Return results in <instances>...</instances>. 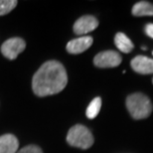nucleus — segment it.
Listing matches in <instances>:
<instances>
[{
	"mask_svg": "<svg viewBox=\"0 0 153 153\" xmlns=\"http://www.w3.org/2000/svg\"><path fill=\"white\" fill-rule=\"evenodd\" d=\"M100 108H102V100H100V97L91 100V102L88 105L87 111H85V114H87L88 118L94 119V117H97V115L99 114V112L100 111Z\"/></svg>",
	"mask_w": 153,
	"mask_h": 153,
	"instance_id": "f8f14e48",
	"label": "nucleus"
},
{
	"mask_svg": "<svg viewBox=\"0 0 153 153\" xmlns=\"http://www.w3.org/2000/svg\"><path fill=\"white\" fill-rule=\"evenodd\" d=\"M68 76L64 66L58 61H49L43 64L32 79V88L35 94L47 97L59 94L66 88Z\"/></svg>",
	"mask_w": 153,
	"mask_h": 153,
	"instance_id": "f257e3e1",
	"label": "nucleus"
},
{
	"mask_svg": "<svg viewBox=\"0 0 153 153\" xmlns=\"http://www.w3.org/2000/svg\"><path fill=\"white\" fill-rule=\"evenodd\" d=\"M121 61V56L117 52L105 51L94 57V64L99 68H114L120 65Z\"/></svg>",
	"mask_w": 153,
	"mask_h": 153,
	"instance_id": "39448f33",
	"label": "nucleus"
},
{
	"mask_svg": "<svg viewBox=\"0 0 153 153\" xmlns=\"http://www.w3.org/2000/svg\"><path fill=\"white\" fill-rule=\"evenodd\" d=\"M99 26V21L97 18L91 15H85L76 21L74 24V32L76 35H85L94 31Z\"/></svg>",
	"mask_w": 153,
	"mask_h": 153,
	"instance_id": "423d86ee",
	"label": "nucleus"
},
{
	"mask_svg": "<svg viewBox=\"0 0 153 153\" xmlns=\"http://www.w3.org/2000/svg\"><path fill=\"white\" fill-rule=\"evenodd\" d=\"M94 40L90 36H84L70 41L67 44V51L70 54H81L88 50L93 44Z\"/></svg>",
	"mask_w": 153,
	"mask_h": 153,
	"instance_id": "6e6552de",
	"label": "nucleus"
},
{
	"mask_svg": "<svg viewBox=\"0 0 153 153\" xmlns=\"http://www.w3.org/2000/svg\"><path fill=\"white\" fill-rule=\"evenodd\" d=\"M126 108L133 118L143 119L152 112V103L147 97L142 94H130L126 99Z\"/></svg>",
	"mask_w": 153,
	"mask_h": 153,
	"instance_id": "f03ea898",
	"label": "nucleus"
},
{
	"mask_svg": "<svg viewBox=\"0 0 153 153\" xmlns=\"http://www.w3.org/2000/svg\"><path fill=\"white\" fill-rule=\"evenodd\" d=\"M134 16H153V4L147 1H140L134 4L132 8Z\"/></svg>",
	"mask_w": 153,
	"mask_h": 153,
	"instance_id": "9b49d317",
	"label": "nucleus"
},
{
	"mask_svg": "<svg viewBox=\"0 0 153 153\" xmlns=\"http://www.w3.org/2000/svg\"><path fill=\"white\" fill-rule=\"evenodd\" d=\"M17 153H43V151L41 150V148L36 145H28L20 149Z\"/></svg>",
	"mask_w": 153,
	"mask_h": 153,
	"instance_id": "4468645a",
	"label": "nucleus"
},
{
	"mask_svg": "<svg viewBox=\"0 0 153 153\" xmlns=\"http://www.w3.org/2000/svg\"><path fill=\"white\" fill-rule=\"evenodd\" d=\"M145 33H146V35L148 36V37H150L153 39V24L150 23V24H147V25L145 26Z\"/></svg>",
	"mask_w": 153,
	"mask_h": 153,
	"instance_id": "2eb2a0df",
	"label": "nucleus"
},
{
	"mask_svg": "<svg viewBox=\"0 0 153 153\" xmlns=\"http://www.w3.org/2000/svg\"><path fill=\"white\" fill-rule=\"evenodd\" d=\"M25 41L21 38H10L1 46V53L9 60H15L20 53L25 50Z\"/></svg>",
	"mask_w": 153,
	"mask_h": 153,
	"instance_id": "20e7f679",
	"label": "nucleus"
},
{
	"mask_svg": "<svg viewBox=\"0 0 153 153\" xmlns=\"http://www.w3.org/2000/svg\"><path fill=\"white\" fill-rule=\"evenodd\" d=\"M67 141L74 147L88 149L94 144V136L85 126L76 124L69 130Z\"/></svg>",
	"mask_w": 153,
	"mask_h": 153,
	"instance_id": "7ed1b4c3",
	"label": "nucleus"
},
{
	"mask_svg": "<svg viewBox=\"0 0 153 153\" xmlns=\"http://www.w3.org/2000/svg\"><path fill=\"white\" fill-rule=\"evenodd\" d=\"M114 43L116 48L122 53H129L133 49V43L123 33H117L115 35Z\"/></svg>",
	"mask_w": 153,
	"mask_h": 153,
	"instance_id": "9d476101",
	"label": "nucleus"
},
{
	"mask_svg": "<svg viewBox=\"0 0 153 153\" xmlns=\"http://www.w3.org/2000/svg\"><path fill=\"white\" fill-rule=\"evenodd\" d=\"M131 68L134 72L141 75L153 73V60L145 56H136L131 61Z\"/></svg>",
	"mask_w": 153,
	"mask_h": 153,
	"instance_id": "0eeeda50",
	"label": "nucleus"
},
{
	"mask_svg": "<svg viewBox=\"0 0 153 153\" xmlns=\"http://www.w3.org/2000/svg\"><path fill=\"white\" fill-rule=\"evenodd\" d=\"M16 0H0V16L8 14L16 7Z\"/></svg>",
	"mask_w": 153,
	"mask_h": 153,
	"instance_id": "ddd939ff",
	"label": "nucleus"
},
{
	"mask_svg": "<svg viewBox=\"0 0 153 153\" xmlns=\"http://www.w3.org/2000/svg\"><path fill=\"white\" fill-rule=\"evenodd\" d=\"M19 142L13 134H4L0 136V153H16Z\"/></svg>",
	"mask_w": 153,
	"mask_h": 153,
	"instance_id": "1a4fd4ad",
	"label": "nucleus"
}]
</instances>
